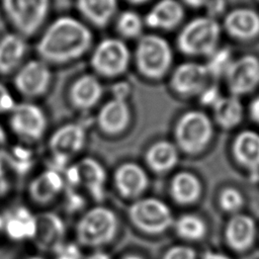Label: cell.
Listing matches in <instances>:
<instances>
[{
    "label": "cell",
    "mask_w": 259,
    "mask_h": 259,
    "mask_svg": "<svg viewBox=\"0 0 259 259\" xmlns=\"http://www.w3.org/2000/svg\"><path fill=\"white\" fill-rule=\"evenodd\" d=\"M174 135L178 149L187 155H197L210 143L213 125L204 112L191 110L178 119Z\"/></svg>",
    "instance_id": "obj_6"
},
{
    "label": "cell",
    "mask_w": 259,
    "mask_h": 259,
    "mask_svg": "<svg viewBox=\"0 0 259 259\" xmlns=\"http://www.w3.org/2000/svg\"><path fill=\"white\" fill-rule=\"evenodd\" d=\"M77 167L81 185L96 202H102L106 195L107 181V173L102 164L93 158H84L77 163Z\"/></svg>",
    "instance_id": "obj_19"
},
{
    "label": "cell",
    "mask_w": 259,
    "mask_h": 259,
    "mask_svg": "<svg viewBox=\"0 0 259 259\" xmlns=\"http://www.w3.org/2000/svg\"><path fill=\"white\" fill-rule=\"evenodd\" d=\"M126 1H128V2H131L133 4H142V3H145V2H147L149 0H126Z\"/></svg>",
    "instance_id": "obj_45"
},
{
    "label": "cell",
    "mask_w": 259,
    "mask_h": 259,
    "mask_svg": "<svg viewBox=\"0 0 259 259\" xmlns=\"http://www.w3.org/2000/svg\"><path fill=\"white\" fill-rule=\"evenodd\" d=\"M210 73L206 66L187 62L180 64L172 73L170 85L177 94L189 97L200 95L207 87Z\"/></svg>",
    "instance_id": "obj_12"
},
{
    "label": "cell",
    "mask_w": 259,
    "mask_h": 259,
    "mask_svg": "<svg viewBox=\"0 0 259 259\" xmlns=\"http://www.w3.org/2000/svg\"><path fill=\"white\" fill-rule=\"evenodd\" d=\"M112 91H113V98L125 100L130 93V86L126 83H118L114 85Z\"/></svg>",
    "instance_id": "obj_37"
},
{
    "label": "cell",
    "mask_w": 259,
    "mask_h": 259,
    "mask_svg": "<svg viewBox=\"0 0 259 259\" xmlns=\"http://www.w3.org/2000/svg\"><path fill=\"white\" fill-rule=\"evenodd\" d=\"M215 122L223 128L237 126L243 118V106L240 98L235 95L220 97L212 105Z\"/></svg>",
    "instance_id": "obj_28"
},
{
    "label": "cell",
    "mask_w": 259,
    "mask_h": 259,
    "mask_svg": "<svg viewBox=\"0 0 259 259\" xmlns=\"http://www.w3.org/2000/svg\"><path fill=\"white\" fill-rule=\"evenodd\" d=\"M143 20L135 11H123L116 21V29L120 35L126 38L138 37L143 30Z\"/></svg>",
    "instance_id": "obj_31"
},
{
    "label": "cell",
    "mask_w": 259,
    "mask_h": 259,
    "mask_svg": "<svg viewBox=\"0 0 259 259\" xmlns=\"http://www.w3.org/2000/svg\"><path fill=\"white\" fill-rule=\"evenodd\" d=\"M119 230L116 212L103 204H97L85 210L76 227V241L80 246L102 249L114 241Z\"/></svg>",
    "instance_id": "obj_2"
},
{
    "label": "cell",
    "mask_w": 259,
    "mask_h": 259,
    "mask_svg": "<svg viewBox=\"0 0 259 259\" xmlns=\"http://www.w3.org/2000/svg\"><path fill=\"white\" fill-rule=\"evenodd\" d=\"M172 49L168 41L156 34L142 36L135 52V62L139 72L146 78H163L171 68Z\"/></svg>",
    "instance_id": "obj_5"
},
{
    "label": "cell",
    "mask_w": 259,
    "mask_h": 259,
    "mask_svg": "<svg viewBox=\"0 0 259 259\" xmlns=\"http://www.w3.org/2000/svg\"><path fill=\"white\" fill-rule=\"evenodd\" d=\"M2 217V230L10 240L15 242L34 240L37 230V215L28 207L16 206Z\"/></svg>",
    "instance_id": "obj_15"
},
{
    "label": "cell",
    "mask_w": 259,
    "mask_h": 259,
    "mask_svg": "<svg viewBox=\"0 0 259 259\" xmlns=\"http://www.w3.org/2000/svg\"><path fill=\"white\" fill-rule=\"evenodd\" d=\"M15 105L14 99L7 87L0 83V113L11 112Z\"/></svg>",
    "instance_id": "obj_36"
},
{
    "label": "cell",
    "mask_w": 259,
    "mask_h": 259,
    "mask_svg": "<svg viewBox=\"0 0 259 259\" xmlns=\"http://www.w3.org/2000/svg\"><path fill=\"white\" fill-rule=\"evenodd\" d=\"M126 212L136 229L151 236L164 234L173 227L175 221L168 203L154 196H142L134 200Z\"/></svg>",
    "instance_id": "obj_3"
},
{
    "label": "cell",
    "mask_w": 259,
    "mask_h": 259,
    "mask_svg": "<svg viewBox=\"0 0 259 259\" xmlns=\"http://www.w3.org/2000/svg\"><path fill=\"white\" fill-rule=\"evenodd\" d=\"M102 95V86L93 75L79 77L71 86L69 98L72 105L78 109L86 110L95 106Z\"/></svg>",
    "instance_id": "obj_22"
},
{
    "label": "cell",
    "mask_w": 259,
    "mask_h": 259,
    "mask_svg": "<svg viewBox=\"0 0 259 259\" xmlns=\"http://www.w3.org/2000/svg\"><path fill=\"white\" fill-rule=\"evenodd\" d=\"M173 229L179 238L190 242L201 240L207 232L205 222L193 213H184L175 219Z\"/></svg>",
    "instance_id": "obj_30"
},
{
    "label": "cell",
    "mask_w": 259,
    "mask_h": 259,
    "mask_svg": "<svg viewBox=\"0 0 259 259\" xmlns=\"http://www.w3.org/2000/svg\"><path fill=\"white\" fill-rule=\"evenodd\" d=\"M52 79L51 70L42 60H31L16 73L14 84L16 89L26 97H38L45 94Z\"/></svg>",
    "instance_id": "obj_13"
},
{
    "label": "cell",
    "mask_w": 259,
    "mask_h": 259,
    "mask_svg": "<svg viewBox=\"0 0 259 259\" xmlns=\"http://www.w3.org/2000/svg\"><path fill=\"white\" fill-rule=\"evenodd\" d=\"M221 26L211 16H201L190 20L177 38L179 50L188 56L209 57L218 49Z\"/></svg>",
    "instance_id": "obj_4"
},
{
    "label": "cell",
    "mask_w": 259,
    "mask_h": 259,
    "mask_svg": "<svg viewBox=\"0 0 259 259\" xmlns=\"http://www.w3.org/2000/svg\"><path fill=\"white\" fill-rule=\"evenodd\" d=\"M201 191L202 186L200 180L189 171L177 172L170 180V196L179 205L195 203L199 199Z\"/></svg>",
    "instance_id": "obj_21"
},
{
    "label": "cell",
    "mask_w": 259,
    "mask_h": 259,
    "mask_svg": "<svg viewBox=\"0 0 259 259\" xmlns=\"http://www.w3.org/2000/svg\"><path fill=\"white\" fill-rule=\"evenodd\" d=\"M52 253L53 259H84L81 246L77 242L64 241Z\"/></svg>",
    "instance_id": "obj_33"
},
{
    "label": "cell",
    "mask_w": 259,
    "mask_h": 259,
    "mask_svg": "<svg viewBox=\"0 0 259 259\" xmlns=\"http://www.w3.org/2000/svg\"><path fill=\"white\" fill-rule=\"evenodd\" d=\"M149 184L148 173L135 162L120 164L113 173V185L117 193L127 199L136 200L144 196Z\"/></svg>",
    "instance_id": "obj_14"
},
{
    "label": "cell",
    "mask_w": 259,
    "mask_h": 259,
    "mask_svg": "<svg viewBox=\"0 0 259 259\" xmlns=\"http://www.w3.org/2000/svg\"><path fill=\"white\" fill-rule=\"evenodd\" d=\"M201 259H231V258L223 253H220V252L206 251L205 253H203Z\"/></svg>",
    "instance_id": "obj_40"
},
{
    "label": "cell",
    "mask_w": 259,
    "mask_h": 259,
    "mask_svg": "<svg viewBox=\"0 0 259 259\" xmlns=\"http://www.w3.org/2000/svg\"><path fill=\"white\" fill-rule=\"evenodd\" d=\"M66 233L67 226L62 217L56 212H45L37 217V230L33 242L39 250L52 252L66 241Z\"/></svg>",
    "instance_id": "obj_16"
},
{
    "label": "cell",
    "mask_w": 259,
    "mask_h": 259,
    "mask_svg": "<svg viewBox=\"0 0 259 259\" xmlns=\"http://www.w3.org/2000/svg\"><path fill=\"white\" fill-rule=\"evenodd\" d=\"M5 144H6V135H5V132L2 128V126L0 125V155L3 152Z\"/></svg>",
    "instance_id": "obj_42"
},
{
    "label": "cell",
    "mask_w": 259,
    "mask_h": 259,
    "mask_svg": "<svg viewBox=\"0 0 259 259\" xmlns=\"http://www.w3.org/2000/svg\"><path fill=\"white\" fill-rule=\"evenodd\" d=\"M220 204L224 210L235 212L243 206L244 197L238 189L234 187H227L220 195Z\"/></svg>",
    "instance_id": "obj_32"
},
{
    "label": "cell",
    "mask_w": 259,
    "mask_h": 259,
    "mask_svg": "<svg viewBox=\"0 0 259 259\" xmlns=\"http://www.w3.org/2000/svg\"><path fill=\"white\" fill-rule=\"evenodd\" d=\"M184 9L177 0H160L149 11L146 23L154 28L170 30L175 28L183 19Z\"/></svg>",
    "instance_id": "obj_23"
},
{
    "label": "cell",
    "mask_w": 259,
    "mask_h": 259,
    "mask_svg": "<svg viewBox=\"0 0 259 259\" xmlns=\"http://www.w3.org/2000/svg\"><path fill=\"white\" fill-rule=\"evenodd\" d=\"M183 2L186 3L188 6L197 8L205 5L208 2V0H183Z\"/></svg>",
    "instance_id": "obj_41"
},
{
    "label": "cell",
    "mask_w": 259,
    "mask_h": 259,
    "mask_svg": "<svg viewBox=\"0 0 259 259\" xmlns=\"http://www.w3.org/2000/svg\"><path fill=\"white\" fill-rule=\"evenodd\" d=\"M85 142L86 134L80 124L68 123L58 128L50 139V149L55 162L52 169L61 172L68 160L84 148Z\"/></svg>",
    "instance_id": "obj_10"
},
{
    "label": "cell",
    "mask_w": 259,
    "mask_h": 259,
    "mask_svg": "<svg viewBox=\"0 0 259 259\" xmlns=\"http://www.w3.org/2000/svg\"><path fill=\"white\" fill-rule=\"evenodd\" d=\"M225 235L230 247L237 251L247 250L255 239V223L252 218L246 214H235L229 221Z\"/></svg>",
    "instance_id": "obj_24"
},
{
    "label": "cell",
    "mask_w": 259,
    "mask_h": 259,
    "mask_svg": "<svg viewBox=\"0 0 259 259\" xmlns=\"http://www.w3.org/2000/svg\"><path fill=\"white\" fill-rule=\"evenodd\" d=\"M121 259H145L143 256L139 255V254H135V253H131V254H126L124 255Z\"/></svg>",
    "instance_id": "obj_43"
},
{
    "label": "cell",
    "mask_w": 259,
    "mask_h": 259,
    "mask_svg": "<svg viewBox=\"0 0 259 259\" xmlns=\"http://www.w3.org/2000/svg\"><path fill=\"white\" fill-rule=\"evenodd\" d=\"M10 126L20 138L28 141L39 140L47 128V118L42 109L35 104H16L10 112Z\"/></svg>",
    "instance_id": "obj_11"
},
{
    "label": "cell",
    "mask_w": 259,
    "mask_h": 259,
    "mask_svg": "<svg viewBox=\"0 0 259 259\" xmlns=\"http://www.w3.org/2000/svg\"><path fill=\"white\" fill-rule=\"evenodd\" d=\"M24 259H47V258H45V257L41 256V255H30V256H27V257L24 258Z\"/></svg>",
    "instance_id": "obj_44"
},
{
    "label": "cell",
    "mask_w": 259,
    "mask_h": 259,
    "mask_svg": "<svg viewBox=\"0 0 259 259\" xmlns=\"http://www.w3.org/2000/svg\"><path fill=\"white\" fill-rule=\"evenodd\" d=\"M84 259H112L111 255L104 251L103 249H96L92 251L86 258Z\"/></svg>",
    "instance_id": "obj_39"
},
{
    "label": "cell",
    "mask_w": 259,
    "mask_h": 259,
    "mask_svg": "<svg viewBox=\"0 0 259 259\" xmlns=\"http://www.w3.org/2000/svg\"><path fill=\"white\" fill-rule=\"evenodd\" d=\"M249 112H250L251 118L255 122L259 123V95L252 100L249 107Z\"/></svg>",
    "instance_id": "obj_38"
},
{
    "label": "cell",
    "mask_w": 259,
    "mask_h": 259,
    "mask_svg": "<svg viewBox=\"0 0 259 259\" xmlns=\"http://www.w3.org/2000/svg\"><path fill=\"white\" fill-rule=\"evenodd\" d=\"M235 159L251 171L259 170V133L251 130L239 133L233 142Z\"/></svg>",
    "instance_id": "obj_25"
},
{
    "label": "cell",
    "mask_w": 259,
    "mask_h": 259,
    "mask_svg": "<svg viewBox=\"0 0 259 259\" xmlns=\"http://www.w3.org/2000/svg\"><path fill=\"white\" fill-rule=\"evenodd\" d=\"M224 28L234 38L253 39L259 34V14L250 8H236L226 15Z\"/></svg>",
    "instance_id": "obj_17"
},
{
    "label": "cell",
    "mask_w": 259,
    "mask_h": 259,
    "mask_svg": "<svg viewBox=\"0 0 259 259\" xmlns=\"http://www.w3.org/2000/svg\"><path fill=\"white\" fill-rule=\"evenodd\" d=\"M131 110L125 100L112 98L99 110L97 123L100 130L107 135H118L130 124Z\"/></svg>",
    "instance_id": "obj_18"
},
{
    "label": "cell",
    "mask_w": 259,
    "mask_h": 259,
    "mask_svg": "<svg viewBox=\"0 0 259 259\" xmlns=\"http://www.w3.org/2000/svg\"><path fill=\"white\" fill-rule=\"evenodd\" d=\"M91 45L92 33L84 23L71 16H62L48 26L36 51L47 64H65L82 57Z\"/></svg>",
    "instance_id": "obj_1"
},
{
    "label": "cell",
    "mask_w": 259,
    "mask_h": 259,
    "mask_svg": "<svg viewBox=\"0 0 259 259\" xmlns=\"http://www.w3.org/2000/svg\"><path fill=\"white\" fill-rule=\"evenodd\" d=\"M82 15L96 26H105L116 12L117 0H77Z\"/></svg>",
    "instance_id": "obj_29"
},
{
    "label": "cell",
    "mask_w": 259,
    "mask_h": 259,
    "mask_svg": "<svg viewBox=\"0 0 259 259\" xmlns=\"http://www.w3.org/2000/svg\"><path fill=\"white\" fill-rule=\"evenodd\" d=\"M196 251L192 247L179 244L168 248L162 259H196Z\"/></svg>",
    "instance_id": "obj_35"
},
{
    "label": "cell",
    "mask_w": 259,
    "mask_h": 259,
    "mask_svg": "<svg viewBox=\"0 0 259 259\" xmlns=\"http://www.w3.org/2000/svg\"><path fill=\"white\" fill-rule=\"evenodd\" d=\"M130 60L128 48L122 40L105 38L95 48L91 57V66L101 76L116 77L125 72Z\"/></svg>",
    "instance_id": "obj_8"
},
{
    "label": "cell",
    "mask_w": 259,
    "mask_h": 259,
    "mask_svg": "<svg viewBox=\"0 0 259 259\" xmlns=\"http://www.w3.org/2000/svg\"><path fill=\"white\" fill-rule=\"evenodd\" d=\"M147 166L155 173L163 174L172 170L178 163L179 153L175 144L159 141L153 144L145 155Z\"/></svg>",
    "instance_id": "obj_26"
},
{
    "label": "cell",
    "mask_w": 259,
    "mask_h": 259,
    "mask_svg": "<svg viewBox=\"0 0 259 259\" xmlns=\"http://www.w3.org/2000/svg\"><path fill=\"white\" fill-rule=\"evenodd\" d=\"M224 75L232 95L248 94L259 85V59L254 55H244L232 60Z\"/></svg>",
    "instance_id": "obj_9"
},
{
    "label": "cell",
    "mask_w": 259,
    "mask_h": 259,
    "mask_svg": "<svg viewBox=\"0 0 259 259\" xmlns=\"http://www.w3.org/2000/svg\"><path fill=\"white\" fill-rule=\"evenodd\" d=\"M86 204L85 196L73 188H68L65 194V207L68 212H78L84 208Z\"/></svg>",
    "instance_id": "obj_34"
},
{
    "label": "cell",
    "mask_w": 259,
    "mask_h": 259,
    "mask_svg": "<svg viewBox=\"0 0 259 259\" xmlns=\"http://www.w3.org/2000/svg\"><path fill=\"white\" fill-rule=\"evenodd\" d=\"M27 51L24 37L18 33H9L0 39V73L14 71L23 60Z\"/></svg>",
    "instance_id": "obj_27"
},
{
    "label": "cell",
    "mask_w": 259,
    "mask_h": 259,
    "mask_svg": "<svg viewBox=\"0 0 259 259\" xmlns=\"http://www.w3.org/2000/svg\"><path fill=\"white\" fill-rule=\"evenodd\" d=\"M65 186L61 172L50 168L30 181L28 194L34 202L47 204L60 195Z\"/></svg>",
    "instance_id": "obj_20"
},
{
    "label": "cell",
    "mask_w": 259,
    "mask_h": 259,
    "mask_svg": "<svg viewBox=\"0 0 259 259\" xmlns=\"http://www.w3.org/2000/svg\"><path fill=\"white\" fill-rule=\"evenodd\" d=\"M3 9L22 36L32 35L44 23L50 0H2Z\"/></svg>",
    "instance_id": "obj_7"
},
{
    "label": "cell",
    "mask_w": 259,
    "mask_h": 259,
    "mask_svg": "<svg viewBox=\"0 0 259 259\" xmlns=\"http://www.w3.org/2000/svg\"><path fill=\"white\" fill-rule=\"evenodd\" d=\"M3 228V217L0 215V230H2Z\"/></svg>",
    "instance_id": "obj_46"
}]
</instances>
